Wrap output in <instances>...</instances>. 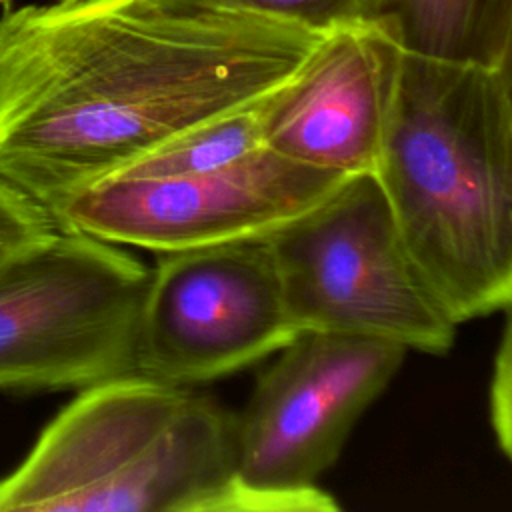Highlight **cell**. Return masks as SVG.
Returning a JSON list of instances; mask_svg holds the SVG:
<instances>
[{"label": "cell", "instance_id": "obj_1", "mask_svg": "<svg viewBox=\"0 0 512 512\" xmlns=\"http://www.w3.org/2000/svg\"><path fill=\"white\" fill-rule=\"evenodd\" d=\"M330 28L164 0L0 16V174L54 212L172 136L284 86Z\"/></svg>", "mask_w": 512, "mask_h": 512}, {"label": "cell", "instance_id": "obj_2", "mask_svg": "<svg viewBox=\"0 0 512 512\" xmlns=\"http://www.w3.org/2000/svg\"><path fill=\"white\" fill-rule=\"evenodd\" d=\"M378 178L454 320L512 300V122L488 68L404 52Z\"/></svg>", "mask_w": 512, "mask_h": 512}, {"label": "cell", "instance_id": "obj_3", "mask_svg": "<svg viewBox=\"0 0 512 512\" xmlns=\"http://www.w3.org/2000/svg\"><path fill=\"white\" fill-rule=\"evenodd\" d=\"M234 418L136 370L80 388L0 476V512H292L242 484Z\"/></svg>", "mask_w": 512, "mask_h": 512}, {"label": "cell", "instance_id": "obj_4", "mask_svg": "<svg viewBox=\"0 0 512 512\" xmlns=\"http://www.w3.org/2000/svg\"><path fill=\"white\" fill-rule=\"evenodd\" d=\"M296 332L360 336L446 354L458 322L414 260L374 174L266 234Z\"/></svg>", "mask_w": 512, "mask_h": 512}, {"label": "cell", "instance_id": "obj_5", "mask_svg": "<svg viewBox=\"0 0 512 512\" xmlns=\"http://www.w3.org/2000/svg\"><path fill=\"white\" fill-rule=\"evenodd\" d=\"M150 266L76 230L0 274V392L80 390L134 372Z\"/></svg>", "mask_w": 512, "mask_h": 512}, {"label": "cell", "instance_id": "obj_6", "mask_svg": "<svg viewBox=\"0 0 512 512\" xmlns=\"http://www.w3.org/2000/svg\"><path fill=\"white\" fill-rule=\"evenodd\" d=\"M278 352L234 418L238 476L292 512H336L338 502L318 478L396 376L406 350L372 338L300 332Z\"/></svg>", "mask_w": 512, "mask_h": 512}, {"label": "cell", "instance_id": "obj_7", "mask_svg": "<svg viewBox=\"0 0 512 512\" xmlns=\"http://www.w3.org/2000/svg\"><path fill=\"white\" fill-rule=\"evenodd\" d=\"M296 334L266 236L158 252L134 364L140 374L196 386L278 352Z\"/></svg>", "mask_w": 512, "mask_h": 512}, {"label": "cell", "instance_id": "obj_8", "mask_svg": "<svg viewBox=\"0 0 512 512\" xmlns=\"http://www.w3.org/2000/svg\"><path fill=\"white\" fill-rule=\"evenodd\" d=\"M346 178L260 146L204 172L112 174L72 194L52 214L62 230L158 254L266 236Z\"/></svg>", "mask_w": 512, "mask_h": 512}, {"label": "cell", "instance_id": "obj_9", "mask_svg": "<svg viewBox=\"0 0 512 512\" xmlns=\"http://www.w3.org/2000/svg\"><path fill=\"white\" fill-rule=\"evenodd\" d=\"M402 56L376 20L332 26L306 64L266 98L262 146L342 176L374 174Z\"/></svg>", "mask_w": 512, "mask_h": 512}, {"label": "cell", "instance_id": "obj_10", "mask_svg": "<svg viewBox=\"0 0 512 512\" xmlns=\"http://www.w3.org/2000/svg\"><path fill=\"white\" fill-rule=\"evenodd\" d=\"M506 6L508 0H370L366 18L404 52L488 68Z\"/></svg>", "mask_w": 512, "mask_h": 512}, {"label": "cell", "instance_id": "obj_11", "mask_svg": "<svg viewBox=\"0 0 512 512\" xmlns=\"http://www.w3.org/2000/svg\"><path fill=\"white\" fill-rule=\"evenodd\" d=\"M266 98L204 120L114 174L178 176L230 164L262 146Z\"/></svg>", "mask_w": 512, "mask_h": 512}, {"label": "cell", "instance_id": "obj_12", "mask_svg": "<svg viewBox=\"0 0 512 512\" xmlns=\"http://www.w3.org/2000/svg\"><path fill=\"white\" fill-rule=\"evenodd\" d=\"M58 232L50 208L0 174V274L44 248Z\"/></svg>", "mask_w": 512, "mask_h": 512}, {"label": "cell", "instance_id": "obj_13", "mask_svg": "<svg viewBox=\"0 0 512 512\" xmlns=\"http://www.w3.org/2000/svg\"><path fill=\"white\" fill-rule=\"evenodd\" d=\"M200 10L254 12L302 22L314 28H332L342 22L366 18L370 0H164Z\"/></svg>", "mask_w": 512, "mask_h": 512}, {"label": "cell", "instance_id": "obj_14", "mask_svg": "<svg viewBox=\"0 0 512 512\" xmlns=\"http://www.w3.org/2000/svg\"><path fill=\"white\" fill-rule=\"evenodd\" d=\"M506 324L490 382V420L502 452L512 462V300L504 306Z\"/></svg>", "mask_w": 512, "mask_h": 512}, {"label": "cell", "instance_id": "obj_15", "mask_svg": "<svg viewBox=\"0 0 512 512\" xmlns=\"http://www.w3.org/2000/svg\"><path fill=\"white\" fill-rule=\"evenodd\" d=\"M494 84L498 88V94L504 102V108L508 112V118L512 122V0H508L496 50L492 56V62L488 66Z\"/></svg>", "mask_w": 512, "mask_h": 512}, {"label": "cell", "instance_id": "obj_16", "mask_svg": "<svg viewBox=\"0 0 512 512\" xmlns=\"http://www.w3.org/2000/svg\"><path fill=\"white\" fill-rule=\"evenodd\" d=\"M10 2H12V0H0V4H2L4 8H10Z\"/></svg>", "mask_w": 512, "mask_h": 512}]
</instances>
